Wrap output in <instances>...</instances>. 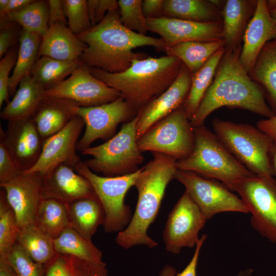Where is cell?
<instances>
[{"instance_id":"9c48e42d","label":"cell","mask_w":276,"mask_h":276,"mask_svg":"<svg viewBox=\"0 0 276 276\" xmlns=\"http://www.w3.org/2000/svg\"><path fill=\"white\" fill-rule=\"evenodd\" d=\"M194 145V128L182 106L155 123L137 140L142 152L163 153L176 160L189 156Z\"/></svg>"},{"instance_id":"f6af8a7d","label":"cell","mask_w":276,"mask_h":276,"mask_svg":"<svg viewBox=\"0 0 276 276\" xmlns=\"http://www.w3.org/2000/svg\"><path fill=\"white\" fill-rule=\"evenodd\" d=\"M207 238V235L203 234L195 246L193 256L189 264L181 272L177 273L176 269L169 265H165L161 270L159 276H197L196 268L202 246Z\"/></svg>"},{"instance_id":"60d3db41","label":"cell","mask_w":276,"mask_h":276,"mask_svg":"<svg viewBox=\"0 0 276 276\" xmlns=\"http://www.w3.org/2000/svg\"><path fill=\"white\" fill-rule=\"evenodd\" d=\"M68 27L76 35L85 32L92 26L86 0L62 1Z\"/></svg>"},{"instance_id":"ab89813d","label":"cell","mask_w":276,"mask_h":276,"mask_svg":"<svg viewBox=\"0 0 276 276\" xmlns=\"http://www.w3.org/2000/svg\"><path fill=\"white\" fill-rule=\"evenodd\" d=\"M6 260L18 276H44L45 265L33 260L16 243Z\"/></svg>"},{"instance_id":"2e32d148","label":"cell","mask_w":276,"mask_h":276,"mask_svg":"<svg viewBox=\"0 0 276 276\" xmlns=\"http://www.w3.org/2000/svg\"><path fill=\"white\" fill-rule=\"evenodd\" d=\"M191 76L188 68L182 63L171 85L139 111L136 123L137 139L155 123L182 106L190 91Z\"/></svg>"},{"instance_id":"e575fe53","label":"cell","mask_w":276,"mask_h":276,"mask_svg":"<svg viewBox=\"0 0 276 276\" xmlns=\"http://www.w3.org/2000/svg\"><path fill=\"white\" fill-rule=\"evenodd\" d=\"M44 265V276H108L105 263L96 264L70 255L57 254Z\"/></svg>"},{"instance_id":"1f68e13d","label":"cell","mask_w":276,"mask_h":276,"mask_svg":"<svg viewBox=\"0 0 276 276\" xmlns=\"http://www.w3.org/2000/svg\"><path fill=\"white\" fill-rule=\"evenodd\" d=\"M54 244L57 254L72 256L96 264L105 263L101 250L71 226L54 239Z\"/></svg>"},{"instance_id":"4fadbf2b","label":"cell","mask_w":276,"mask_h":276,"mask_svg":"<svg viewBox=\"0 0 276 276\" xmlns=\"http://www.w3.org/2000/svg\"><path fill=\"white\" fill-rule=\"evenodd\" d=\"M206 220L185 191L168 216L163 233L166 250L178 254L182 248L195 246Z\"/></svg>"},{"instance_id":"681fc988","label":"cell","mask_w":276,"mask_h":276,"mask_svg":"<svg viewBox=\"0 0 276 276\" xmlns=\"http://www.w3.org/2000/svg\"><path fill=\"white\" fill-rule=\"evenodd\" d=\"M257 128L269 135L276 144V113L266 119H261L257 123Z\"/></svg>"},{"instance_id":"f546056e","label":"cell","mask_w":276,"mask_h":276,"mask_svg":"<svg viewBox=\"0 0 276 276\" xmlns=\"http://www.w3.org/2000/svg\"><path fill=\"white\" fill-rule=\"evenodd\" d=\"M225 51V47L219 49L197 72L192 75L190 91L182 105L190 121L212 84L217 67Z\"/></svg>"},{"instance_id":"c3c4849f","label":"cell","mask_w":276,"mask_h":276,"mask_svg":"<svg viewBox=\"0 0 276 276\" xmlns=\"http://www.w3.org/2000/svg\"><path fill=\"white\" fill-rule=\"evenodd\" d=\"M164 3V0L143 1L142 10L146 18H154L163 16Z\"/></svg>"},{"instance_id":"d4e9b609","label":"cell","mask_w":276,"mask_h":276,"mask_svg":"<svg viewBox=\"0 0 276 276\" xmlns=\"http://www.w3.org/2000/svg\"><path fill=\"white\" fill-rule=\"evenodd\" d=\"M74 102L45 97L32 120L41 137L45 140L62 130L76 116Z\"/></svg>"},{"instance_id":"bcb514c9","label":"cell","mask_w":276,"mask_h":276,"mask_svg":"<svg viewBox=\"0 0 276 276\" xmlns=\"http://www.w3.org/2000/svg\"><path fill=\"white\" fill-rule=\"evenodd\" d=\"M0 24V58L2 59L14 42L16 23L9 19L6 15L1 16Z\"/></svg>"},{"instance_id":"5b68a950","label":"cell","mask_w":276,"mask_h":276,"mask_svg":"<svg viewBox=\"0 0 276 276\" xmlns=\"http://www.w3.org/2000/svg\"><path fill=\"white\" fill-rule=\"evenodd\" d=\"M194 133L193 150L186 158L176 161L177 169L218 179L231 190L237 182L254 175L204 125L194 127Z\"/></svg>"},{"instance_id":"6da1fadb","label":"cell","mask_w":276,"mask_h":276,"mask_svg":"<svg viewBox=\"0 0 276 276\" xmlns=\"http://www.w3.org/2000/svg\"><path fill=\"white\" fill-rule=\"evenodd\" d=\"M76 36L86 44L80 62L110 73L123 72L134 60L146 58L144 54L134 53L136 48L150 45L163 51L167 47L162 38L141 35L123 26L119 8L109 11L99 24Z\"/></svg>"},{"instance_id":"7a4b0ae2","label":"cell","mask_w":276,"mask_h":276,"mask_svg":"<svg viewBox=\"0 0 276 276\" xmlns=\"http://www.w3.org/2000/svg\"><path fill=\"white\" fill-rule=\"evenodd\" d=\"M241 51L225 49L213 81L190 120L193 128L204 125L212 112L223 106L247 110L267 118L274 114L261 88L241 64Z\"/></svg>"},{"instance_id":"b9f144b4","label":"cell","mask_w":276,"mask_h":276,"mask_svg":"<svg viewBox=\"0 0 276 276\" xmlns=\"http://www.w3.org/2000/svg\"><path fill=\"white\" fill-rule=\"evenodd\" d=\"M18 51L15 47H12L0 61V107L4 102L8 103L9 100V83L10 74L14 68L17 56Z\"/></svg>"},{"instance_id":"9a60e30c","label":"cell","mask_w":276,"mask_h":276,"mask_svg":"<svg viewBox=\"0 0 276 276\" xmlns=\"http://www.w3.org/2000/svg\"><path fill=\"white\" fill-rule=\"evenodd\" d=\"M84 126L81 117H74L62 130L44 141L37 162L32 168L22 173H36L43 176L62 164L74 168L81 160L76 152L77 146Z\"/></svg>"},{"instance_id":"7dc6e473","label":"cell","mask_w":276,"mask_h":276,"mask_svg":"<svg viewBox=\"0 0 276 276\" xmlns=\"http://www.w3.org/2000/svg\"><path fill=\"white\" fill-rule=\"evenodd\" d=\"M49 27L55 24L67 25L62 1L49 0Z\"/></svg>"},{"instance_id":"ba28073f","label":"cell","mask_w":276,"mask_h":276,"mask_svg":"<svg viewBox=\"0 0 276 276\" xmlns=\"http://www.w3.org/2000/svg\"><path fill=\"white\" fill-rule=\"evenodd\" d=\"M75 170L87 179L100 200L104 211L103 229L107 233H119L129 224L132 212L125 203L128 190L134 186L141 169L127 175L114 177L99 176L80 160Z\"/></svg>"},{"instance_id":"ee69618b","label":"cell","mask_w":276,"mask_h":276,"mask_svg":"<svg viewBox=\"0 0 276 276\" xmlns=\"http://www.w3.org/2000/svg\"><path fill=\"white\" fill-rule=\"evenodd\" d=\"M86 5L92 27L99 24L109 11L119 8L116 0H88Z\"/></svg>"},{"instance_id":"7c38bea8","label":"cell","mask_w":276,"mask_h":276,"mask_svg":"<svg viewBox=\"0 0 276 276\" xmlns=\"http://www.w3.org/2000/svg\"><path fill=\"white\" fill-rule=\"evenodd\" d=\"M75 114L83 120L85 130L79 140L77 150L90 147L98 139L113 136L119 124L133 119L138 112L122 96L117 100L99 106L84 107L77 106Z\"/></svg>"},{"instance_id":"74e56055","label":"cell","mask_w":276,"mask_h":276,"mask_svg":"<svg viewBox=\"0 0 276 276\" xmlns=\"http://www.w3.org/2000/svg\"><path fill=\"white\" fill-rule=\"evenodd\" d=\"M18 227L3 189L0 192V259H6L16 243Z\"/></svg>"},{"instance_id":"277c9868","label":"cell","mask_w":276,"mask_h":276,"mask_svg":"<svg viewBox=\"0 0 276 276\" xmlns=\"http://www.w3.org/2000/svg\"><path fill=\"white\" fill-rule=\"evenodd\" d=\"M182 63L177 57L166 55L135 59L128 68L119 73L89 68L94 77L118 90L139 112L171 85Z\"/></svg>"},{"instance_id":"4dcf8cb0","label":"cell","mask_w":276,"mask_h":276,"mask_svg":"<svg viewBox=\"0 0 276 276\" xmlns=\"http://www.w3.org/2000/svg\"><path fill=\"white\" fill-rule=\"evenodd\" d=\"M35 261L45 265L57 254L54 239L36 224L18 228L16 243Z\"/></svg>"},{"instance_id":"ac0fdd59","label":"cell","mask_w":276,"mask_h":276,"mask_svg":"<svg viewBox=\"0 0 276 276\" xmlns=\"http://www.w3.org/2000/svg\"><path fill=\"white\" fill-rule=\"evenodd\" d=\"M149 30L159 34L167 47L187 41L222 39V22H200L162 16L147 18Z\"/></svg>"},{"instance_id":"5bb4252c","label":"cell","mask_w":276,"mask_h":276,"mask_svg":"<svg viewBox=\"0 0 276 276\" xmlns=\"http://www.w3.org/2000/svg\"><path fill=\"white\" fill-rule=\"evenodd\" d=\"M45 96L66 99L79 107H88L112 102L121 95L94 77L90 68L81 63L66 79L46 90Z\"/></svg>"},{"instance_id":"ffe728a7","label":"cell","mask_w":276,"mask_h":276,"mask_svg":"<svg viewBox=\"0 0 276 276\" xmlns=\"http://www.w3.org/2000/svg\"><path fill=\"white\" fill-rule=\"evenodd\" d=\"M42 198H52L68 203L76 200L97 197L84 177L68 165H58L42 178Z\"/></svg>"},{"instance_id":"8992f818","label":"cell","mask_w":276,"mask_h":276,"mask_svg":"<svg viewBox=\"0 0 276 276\" xmlns=\"http://www.w3.org/2000/svg\"><path fill=\"white\" fill-rule=\"evenodd\" d=\"M214 133L229 151L253 174L273 177L275 172L270 157L274 142L257 127L215 118Z\"/></svg>"},{"instance_id":"4316f807","label":"cell","mask_w":276,"mask_h":276,"mask_svg":"<svg viewBox=\"0 0 276 276\" xmlns=\"http://www.w3.org/2000/svg\"><path fill=\"white\" fill-rule=\"evenodd\" d=\"M163 16L200 22H222L221 10L205 0H164Z\"/></svg>"},{"instance_id":"836d02e7","label":"cell","mask_w":276,"mask_h":276,"mask_svg":"<svg viewBox=\"0 0 276 276\" xmlns=\"http://www.w3.org/2000/svg\"><path fill=\"white\" fill-rule=\"evenodd\" d=\"M80 63V60L65 61L40 56L36 61L30 75L46 91L64 80Z\"/></svg>"},{"instance_id":"e0dca14e","label":"cell","mask_w":276,"mask_h":276,"mask_svg":"<svg viewBox=\"0 0 276 276\" xmlns=\"http://www.w3.org/2000/svg\"><path fill=\"white\" fill-rule=\"evenodd\" d=\"M42 178L39 173H22L13 179L0 184L14 212L18 228L36 224L38 208L43 199Z\"/></svg>"},{"instance_id":"484cf974","label":"cell","mask_w":276,"mask_h":276,"mask_svg":"<svg viewBox=\"0 0 276 276\" xmlns=\"http://www.w3.org/2000/svg\"><path fill=\"white\" fill-rule=\"evenodd\" d=\"M70 226L84 238L91 240L98 226L103 225L105 213L98 198L87 197L66 203Z\"/></svg>"},{"instance_id":"44dd1931","label":"cell","mask_w":276,"mask_h":276,"mask_svg":"<svg viewBox=\"0 0 276 276\" xmlns=\"http://www.w3.org/2000/svg\"><path fill=\"white\" fill-rule=\"evenodd\" d=\"M276 38V25L272 20L267 1L258 0L254 14L243 37L240 61L246 72L252 69L264 45Z\"/></svg>"},{"instance_id":"f907efd6","label":"cell","mask_w":276,"mask_h":276,"mask_svg":"<svg viewBox=\"0 0 276 276\" xmlns=\"http://www.w3.org/2000/svg\"><path fill=\"white\" fill-rule=\"evenodd\" d=\"M33 2L34 0H9L5 10L0 13V16H6L11 12L19 10Z\"/></svg>"},{"instance_id":"7bdbcfd3","label":"cell","mask_w":276,"mask_h":276,"mask_svg":"<svg viewBox=\"0 0 276 276\" xmlns=\"http://www.w3.org/2000/svg\"><path fill=\"white\" fill-rule=\"evenodd\" d=\"M0 184L8 182L22 172L15 164L4 142L0 140Z\"/></svg>"},{"instance_id":"52a82bcc","label":"cell","mask_w":276,"mask_h":276,"mask_svg":"<svg viewBox=\"0 0 276 276\" xmlns=\"http://www.w3.org/2000/svg\"><path fill=\"white\" fill-rule=\"evenodd\" d=\"M137 115L123 123L120 131L105 143L86 148L83 155L91 158L84 162L93 172L105 176L114 177L137 171L144 161L142 152L137 145Z\"/></svg>"},{"instance_id":"8fae6325","label":"cell","mask_w":276,"mask_h":276,"mask_svg":"<svg viewBox=\"0 0 276 276\" xmlns=\"http://www.w3.org/2000/svg\"><path fill=\"white\" fill-rule=\"evenodd\" d=\"M174 178L184 186L207 220L223 212L249 213L240 197L219 183L194 172L178 169Z\"/></svg>"},{"instance_id":"f1b7e54d","label":"cell","mask_w":276,"mask_h":276,"mask_svg":"<svg viewBox=\"0 0 276 276\" xmlns=\"http://www.w3.org/2000/svg\"><path fill=\"white\" fill-rule=\"evenodd\" d=\"M42 36L22 29L17 59L9 83V92L14 96L21 80L30 75L38 58Z\"/></svg>"},{"instance_id":"db71d44e","label":"cell","mask_w":276,"mask_h":276,"mask_svg":"<svg viewBox=\"0 0 276 276\" xmlns=\"http://www.w3.org/2000/svg\"><path fill=\"white\" fill-rule=\"evenodd\" d=\"M253 270L252 269L247 268L240 271L236 276H250Z\"/></svg>"},{"instance_id":"cb8c5ba5","label":"cell","mask_w":276,"mask_h":276,"mask_svg":"<svg viewBox=\"0 0 276 276\" xmlns=\"http://www.w3.org/2000/svg\"><path fill=\"white\" fill-rule=\"evenodd\" d=\"M45 90L30 75L19 82L13 98L1 112V118L8 122L32 119L44 99Z\"/></svg>"},{"instance_id":"d6a6232c","label":"cell","mask_w":276,"mask_h":276,"mask_svg":"<svg viewBox=\"0 0 276 276\" xmlns=\"http://www.w3.org/2000/svg\"><path fill=\"white\" fill-rule=\"evenodd\" d=\"M248 74L252 80L266 89L271 105L276 111V38L264 45Z\"/></svg>"},{"instance_id":"3957f363","label":"cell","mask_w":276,"mask_h":276,"mask_svg":"<svg viewBox=\"0 0 276 276\" xmlns=\"http://www.w3.org/2000/svg\"><path fill=\"white\" fill-rule=\"evenodd\" d=\"M153 155V158L141 169L134 185L138 198L131 220L115 239L124 249L139 245L150 248L157 245L147 231L158 214L166 188L174 178L177 168L175 158L160 153Z\"/></svg>"},{"instance_id":"83f0119b","label":"cell","mask_w":276,"mask_h":276,"mask_svg":"<svg viewBox=\"0 0 276 276\" xmlns=\"http://www.w3.org/2000/svg\"><path fill=\"white\" fill-rule=\"evenodd\" d=\"M223 47L225 42L222 39L209 42L187 41L166 47L163 52L180 60L192 75Z\"/></svg>"},{"instance_id":"603a6c76","label":"cell","mask_w":276,"mask_h":276,"mask_svg":"<svg viewBox=\"0 0 276 276\" xmlns=\"http://www.w3.org/2000/svg\"><path fill=\"white\" fill-rule=\"evenodd\" d=\"M257 5L254 0H227L221 11L222 38L226 50L241 48L240 43Z\"/></svg>"},{"instance_id":"6f0895ef","label":"cell","mask_w":276,"mask_h":276,"mask_svg":"<svg viewBox=\"0 0 276 276\" xmlns=\"http://www.w3.org/2000/svg\"><path fill=\"white\" fill-rule=\"evenodd\" d=\"M270 16L273 21L274 23L276 25V8L269 11Z\"/></svg>"},{"instance_id":"30bf717a","label":"cell","mask_w":276,"mask_h":276,"mask_svg":"<svg viewBox=\"0 0 276 276\" xmlns=\"http://www.w3.org/2000/svg\"><path fill=\"white\" fill-rule=\"evenodd\" d=\"M231 190L240 195L251 213L253 228L276 245V179L253 175L235 183Z\"/></svg>"},{"instance_id":"f5cc1de1","label":"cell","mask_w":276,"mask_h":276,"mask_svg":"<svg viewBox=\"0 0 276 276\" xmlns=\"http://www.w3.org/2000/svg\"><path fill=\"white\" fill-rule=\"evenodd\" d=\"M270 157L276 175V144H273L270 152Z\"/></svg>"},{"instance_id":"8d00e7d4","label":"cell","mask_w":276,"mask_h":276,"mask_svg":"<svg viewBox=\"0 0 276 276\" xmlns=\"http://www.w3.org/2000/svg\"><path fill=\"white\" fill-rule=\"evenodd\" d=\"M48 1H34L25 7L7 15L9 19L22 29L42 36L49 29Z\"/></svg>"},{"instance_id":"9f6ffc18","label":"cell","mask_w":276,"mask_h":276,"mask_svg":"<svg viewBox=\"0 0 276 276\" xmlns=\"http://www.w3.org/2000/svg\"><path fill=\"white\" fill-rule=\"evenodd\" d=\"M9 0H0V13L3 12L7 7Z\"/></svg>"},{"instance_id":"816d5d0a","label":"cell","mask_w":276,"mask_h":276,"mask_svg":"<svg viewBox=\"0 0 276 276\" xmlns=\"http://www.w3.org/2000/svg\"><path fill=\"white\" fill-rule=\"evenodd\" d=\"M0 276H18L5 259H0Z\"/></svg>"},{"instance_id":"11a10c76","label":"cell","mask_w":276,"mask_h":276,"mask_svg":"<svg viewBox=\"0 0 276 276\" xmlns=\"http://www.w3.org/2000/svg\"><path fill=\"white\" fill-rule=\"evenodd\" d=\"M267 4L269 11L276 8V0L267 1Z\"/></svg>"},{"instance_id":"d6986e66","label":"cell","mask_w":276,"mask_h":276,"mask_svg":"<svg viewBox=\"0 0 276 276\" xmlns=\"http://www.w3.org/2000/svg\"><path fill=\"white\" fill-rule=\"evenodd\" d=\"M22 172L32 168L41 152L44 140L32 119L8 122L6 132L1 128V139Z\"/></svg>"},{"instance_id":"7402d4cb","label":"cell","mask_w":276,"mask_h":276,"mask_svg":"<svg viewBox=\"0 0 276 276\" xmlns=\"http://www.w3.org/2000/svg\"><path fill=\"white\" fill-rule=\"evenodd\" d=\"M86 48V44L66 25L55 24L50 26L42 36L38 57L45 56L65 61L80 60Z\"/></svg>"},{"instance_id":"f35d334b","label":"cell","mask_w":276,"mask_h":276,"mask_svg":"<svg viewBox=\"0 0 276 276\" xmlns=\"http://www.w3.org/2000/svg\"><path fill=\"white\" fill-rule=\"evenodd\" d=\"M141 0L118 1L120 19L127 29L140 34L146 35L149 30L147 18L142 10Z\"/></svg>"},{"instance_id":"d590c367","label":"cell","mask_w":276,"mask_h":276,"mask_svg":"<svg viewBox=\"0 0 276 276\" xmlns=\"http://www.w3.org/2000/svg\"><path fill=\"white\" fill-rule=\"evenodd\" d=\"M36 224L53 239L70 226L66 203L52 198L42 199L37 212Z\"/></svg>"}]
</instances>
